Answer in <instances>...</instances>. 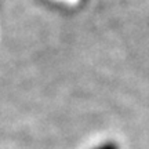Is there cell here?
<instances>
[{"label":"cell","mask_w":149,"mask_h":149,"mask_svg":"<svg viewBox=\"0 0 149 149\" xmlns=\"http://www.w3.org/2000/svg\"><path fill=\"white\" fill-rule=\"evenodd\" d=\"M93 149H120V146L115 141H105V142H101L97 146H94Z\"/></svg>","instance_id":"obj_1"}]
</instances>
